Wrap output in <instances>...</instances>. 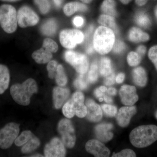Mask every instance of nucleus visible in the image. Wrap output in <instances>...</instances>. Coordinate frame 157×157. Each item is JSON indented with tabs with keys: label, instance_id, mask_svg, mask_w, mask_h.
Listing matches in <instances>:
<instances>
[{
	"label": "nucleus",
	"instance_id": "obj_24",
	"mask_svg": "<svg viewBox=\"0 0 157 157\" xmlns=\"http://www.w3.org/2000/svg\"><path fill=\"white\" fill-rule=\"evenodd\" d=\"M99 73L101 76L107 77L113 73L111 61L108 58L103 57L100 61Z\"/></svg>",
	"mask_w": 157,
	"mask_h": 157
},
{
	"label": "nucleus",
	"instance_id": "obj_7",
	"mask_svg": "<svg viewBox=\"0 0 157 157\" xmlns=\"http://www.w3.org/2000/svg\"><path fill=\"white\" fill-rule=\"evenodd\" d=\"M20 124L11 122L0 129V147L3 149L9 148L15 141L20 132Z\"/></svg>",
	"mask_w": 157,
	"mask_h": 157
},
{
	"label": "nucleus",
	"instance_id": "obj_5",
	"mask_svg": "<svg viewBox=\"0 0 157 157\" xmlns=\"http://www.w3.org/2000/svg\"><path fill=\"white\" fill-rule=\"evenodd\" d=\"M17 13L14 7L4 4L0 6V25L7 33H14L17 28Z\"/></svg>",
	"mask_w": 157,
	"mask_h": 157
},
{
	"label": "nucleus",
	"instance_id": "obj_49",
	"mask_svg": "<svg viewBox=\"0 0 157 157\" xmlns=\"http://www.w3.org/2000/svg\"><path fill=\"white\" fill-rule=\"evenodd\" d=\"M104 101L107 103H112L113 100L112 98H110V97L107 95H104Z\"/></svg>",
	"mask_w": 157,
	"mask_h": 157
},
{
	"label": "nucleus",
	"instance_id": "obj_57",
	"mask_svg": "<svg viewBox=\"0 0 157 157\" xmlns=\"http://www.w3.org/2000/svg\"><path fill=\"white\" fill-rule=\"evenodd\" d=\"M155 117L156 118V119H157V111L155 113Z\"/></svg>",
	"mask_w": 157,
	"mask_h": 157
},
{
	"label": "nucleus",
	"instance_id": "obj_14",
	"mask_svg": "<svg viewBox=\"0 0 157 157\" xmlns=\"http://www.w3.org/2000/svg\"><path fill=\"white\" fill-rule=\"evenodd\" d=\"M137 112V108L135 106L121 107L117 114L116 118L119 125L124 128L128 126L130 123L131 118Z\"/></svg>",
	"mask_w": 157,
	"mask_h": 157
},
{
	"label": "nucleus",
	"instance_id": "obj_41",
	"mask_svg": "<svg viewBox=\"0 0 157 157\" xmlns=\"http://www.w3.org/2000/svg\"><path fill=\"white\" fill-rule=\"evenodd\" d=\"M115 75L114 73H113L106 77L104 83L107 86H111L115 83Z\"/></svg>",
	"mask_w": 157,
	"mask_h": 157
},
{
	"label": "nucleus",
	"instance_id": "obj_2",
	"mask_svg": "<svg viewBox=\"0 0 157 157\" xmlns=\"http://www.w3.org/2000/svg\"><path fill=\"white\" fill-rule=\"evenodd\" d=\"M38 92L36 82L33 78L27 79L22 84L16 83L12 85L10 93L16 103L22 106H27L30 103V98Z\"/></svg>",
	"mask_w": 157,
	"mask_h": 157
},
{
	"label": "nucleus",
	"instance_id": "obj_27",
	"mask_svg": "<svg viewBox=\"0 0 157 157\" xmlns=\"http://www.w3.org/2000/svg\"><path fill=\"white\" fill-rule=\"evenodd\" d=\"M98 22L100 24L111 29H112L115 32L117 30L114 18L110 15L106 14L101 15L98 19Z\"/></svg>",
	"mask_w": 157,
	"mask_h": 157
},
{
	"label": "nucleus",
	"instance_id": "obj_32",
	"mask_svg": "<svg viewBox=\"0 0 157 157\" xmlns=\"http://www.w3.org/2000/svg\"><path fill=\"white\" fill-rule=\"evenodd\" d=\"M98 65L95 63H93L88 74L87 80L89 82L94 83L97 81L98 77Z\"/></svg>",
	"mask_w": 157,
	"mask_h": 157
},
{
	"label": "nucleus",
	"instance_id": "obj_56",
	"mask_svg": "<svg viewBox=\"0 0 157 157\" xmlns=\"http://www.w3.org/2000/svg\"><path fill=\"white\" fill-rule=\"evenodd\" d=\"M33 156V157H42V156L41 155H34V156Z\"/></svg>",
	"mask_w": 157,
	"mask_h": 157
},
{
	"label": "nucleus",
	"instance_id": "obj_39",
	"mask_svg": "<svg viewBox=\"0 0 157 157\" xmlns=\"http://www.w3.org/2000/svg\"><path fill=\"white\" fill-rule=\"evenodd\" d=\"M148 57L150 59L153 63L157 70V45L153 46L150 49Z\"/></svg>",
	"mask_w": 157,
	"mask_h": 157
},
{
	"label": "nucleus",
	"instance_id": "obj_12",
	"mask_svg": "<svg viewBox=\"0 0 157 157\" xmlns=\"http://www.w3.org/2000/svg\"><path fill=\"white\" fill-rule=\"evenodd\" d=\"M119 95L122 103L126 106H133L139 99L136 87L133 86H123L120 90Z\"/></svg>",
	"mask_w": 157,
	"mask_h": 157
},
{
	"label": "nucleus",
	"instance_id": "obj_23",
	"mask_svg": "<svg viewBox=\"0 0 157 157\" xmlns=\"http://www.w3.org/2000/svg\"><path fill=\"white\" fill-rule=\"evenodd\" d=\"M57 24L55 19L51 18L47 20L41 26V31L46 36H53L56 33Z\"/></svg>",
	"mask_w": 157,
	"mask_h": 157
},
{
	"label": "nucleus",
	"instance_id": "obj_9",
	"mask_svg": "<svg viewBox=\"0 0 157 157\" xmlns=\"http://www.w3.org/2000/svg\"><path fill=\"white\" fill-rule=\"evenodd\" d=\"M84 36L81 31L76 29H66L61 32L59 40L63 47L68 49L75 48L84 40Z\"/></svg>",
	"mask_w": 157,
	"mask_h": 157
},
{
	"label": "nucleus",
	"instance_id": "obj_33",
	"mask_svg": "<svg viewBox=\"0 0 157 157\" xmlns=\"http://www.w3.org/2000/svg\"><path fill=\"white\" fill-rule=\"evenodd\" d=\"M34 2L42 14H47L50 10L51 6L49 0H34Z\"/></svg>",
	"mask_w": 157,
	"mask_h": 157
},
{
	"label": "nucleus",
	"instance_id": "obj_19",
	"mask_svg": "<svg viewBox=\"0 0 157 157\" xmlns=\"http://www.w3.org/2000/svg\"><path fill=\"white\" fill-rule=\"evenodd\" d=\"M32 58L39 64H45L48 63L52 58V53L42 47L34 52Z\"/></svg>",
	"mask_w": 157,
	"mask_h": 157
},
{
	"label": "nucleus",
	"instance_id": "obj_1",
	"mask_svg": "<svg viewBox=\"0 0 157 157\" xmlns=\"http://www.w3.org/2000/svg\"><path fill=\"white\" fill-rule=\"evenodd\" d=\"M129 137L133 146L138 148L147 147L157 140V126L147 125L137 127L132 130Z\"/></svg>",
	"mask_w": 157,
	"mask_h": 157
},
{
	"label": "nucleus",
	"instance_id": "obj_22",
	"mask_svg": "<svg viewBox=\"0 0 157 157\" xmlns=\"http://www.w3.org/2000/svg\"><path fill=\"white\" fill-rule=\"evenodd\" d=\"M128 38L130 41L134 42H146L149 39V36L140 29L133 27L129 31Z\"/></svg>",
	"mask_w": 157,
	"mask_h": 157
},
{
	"label": "nucleus",
	"instance_id": "obj_13",
	"mask_svg": "<svg viewBox=\"0 0 157 157\" xmlns=\"http://www.w3.org/2000/svg\"><path fill=\"white\" fill-rule=\"evenodd\" d=\"M85 148L88 152L95 157H108L110 155L109 149L98 140H89L86 144Z\"/></svg>",
	"mask_w": 157,
	"mask_h": 157
},
{
	"label": "nucleus",
	"instance_id": "obj_18",
	"mask_svg": "<svg viewBox=\"0 0 157 157\" xmlns=\"http://www.w3.org/2000/svg\"><path fill=\"white\" fill-rule=\"evenodd\" d=\"M10 72L5 65L0 64V94L8 89L10 82Z\"/></svg>",
	"mask_w": 157,
	"mask_h": 157
},
{
	"label": "nucleus",
	"instance_id": "obj_44",
	"mask_svg": "<svg viewBox=\"0 0 157 157\" xmlns=\"http://www.w3.org/2000/svg\"><path fill=\"white\" fill-rule=\"evenodd\" d=\"M125 78V75L123 73H120L118 74L116 78V81L118 83H121L124 81Z\"/></svg>",
	"mask_w": 157,
	"mask_h": 157
},
{
	"label": "nucleus",
	"instance_id": "obj_48",
	"mask_svg": "<svg viewBox=\"0 0 157 157\" xmlns=\"http://www.w3.org/2000/svg\"><path fill=\"white\" fill-rule=\"evenodd\" d=\"M55 5L57 8H59L61 6L63 0H53Z\"/></svg>",
	"mask_w": 157,
	"mask_h": 157
},
{
	"label": "nucleus",
	"instance_id": "obj_21",
	"mask_svg": "<svg viewBox=\"0 0 157 157\" xmlns=\"http://www.w3.org/2000/svg\"><path fill=\"white\" fill-rule=\"evenodd\" d=\"M87 6L83 3L72 2L66 4L63 8V11L67 16H70L77 11L84 12L87 11Z\"/></svg>",
	"mask_w": 157,
	"mask_h": 157
},
{
	"label": "nucleus",
	"instance_id": "obj_29",
	"mask_svg": "<svg viewBox=\"0 0 157 157\" xmlns=\"http://www.w3.org/2000/svg\"><path fill=\"white\" fill-rule=\"evenodd\" d=\"M136 23L141 27L147 28L151 25V20L148 15L144 12L137 13L135 17Z\"/></svg>",
	"mask_w": 157,
	"mask_h": 157
},
{
	"label": "nucleus",
	"instance_id": "obj_4",
	"mask_svg": "<svg viewBox=\"0 0 157 157\" xmlns=\"http://www.w3.org/2000/svg\"><path fill=\"white\" fill-rule=\"evenodd\" d=\"M84 102L83 94L81 92H76L63 107L64 115L68 118H71L75 115L79 118L85 117L87 114V108Z\"/></svg>",
	"mask_w": 157,
	"mask_h": 157
},
{
	"label": "nucleus",
	"instance_id": "obj_40",
	"mask_svg": "<svg viewBox=\"0 0 157 157\" xmlns=\"http://www.w3.org/2000/svg\"><path fill=\"white\" fill-rule=\"evenodd\" d=\"M113 48L115 53H121L125 49V45L122 41L117 40L115 43L114 42Z\"/></svg>",
	"mask_w": 157,
	"mask_h": 157
},
{
	"label": "nucleus",
	"instance_id": "obj_43",
	"mask_svg": "<svg viewBox=\"0 0 157 157\" xmlns=\"http://www.w3.org/2000/svg\"><path fill=\"white\" fill-rule=\"evenodd\" d=\"M146 51V48L144 45H140L137 49V52L140 56H143L145 54Z\"/></svg>",
	"mask_w": 157,
	"mask_h": 157
},
{
	"label": "nucleus",
	"instance_id": "obj_50",
	"mask_svg": "<svg viewBox=\"0 0 157 157\" xmlns=\"http://www.w3.org/2000/svg\"><path fill=\"white\" fill-rule=\"evenodd\" d=\"M94 46H92L91 45H90L87 47L86 49V52L88 54H92L94 52Z\"/></svg>",
	"mask_w": 157,
	"mask_h": 157
},
{
	"label": "nucleus",
	"instance_id": "obj_46",
	"mask_svg": "<svg viewBox=\"0 0 157 157\" xmlns=\"http://www.w3.org/2000/svg\"><path fill=\"white\" fill-rule=\"evenodd\" d=\"M107 92L110 95L115 96L116 95L117 90L114 88H109L107 90Z\"/></svg>",
	"mask_w": 157,
	"mask_h": 157
},
{
	"label": "nucleus",
	"instance_id": "obj_47",
	"mask_svg": "<svg viewBox=\"0 0 157 157\" xmlns=\"http://www.w3.org/2000/svg\"><path fill=\"white\" fill-rule=\"evenodd\" d=\"M148 0H135V2L137 6H144Z\"/></svg>",
	"mask_w": 157,
	"mask_h": 157
},
{
	"label": "nucleus",
	"instance_id": "obj_26",
	"mask_svg": "<svg viewBox=\"0 0 157 157\" xmlns=\"http://www.w3.org/2000/svg\"><path fill=\"white\" fill-rule=\"evenodd\" d=\"M116 3L113 0H104L101 6L102 12L111 16L116 15Z\"/></svg>",
	"mask_w": 157,
	"mask_h": 157
},
{
	"label": "nucleus",
	"instance_id": "obj_52",
	"mask_svg": "<svg viewBox=\"0 0 157 157\" xmlns=\"http://www.w3.org/2000/svg\"><path fill=\"white\" fill-rule=\"evenodd\" d=\"M132 0H120L121 2L125 5L128 4Z\"/></svg>",
	"mask_w": 157,
	"mask_h": 157
},
{
	"label": "nucleus",
	"instance_id": "obj_34",
	"mask_svg": "<svg viewBox=\"0 0 157 157\" xmlns=\"http://www.w3.org/2000/svg\"><path fill=\"white\" fill-rule=\"evenodd\" d=\"M141 57L137 52H132L128 56V63L131 67H136L140 64Z\"/></svg>",
	"mask_w": 157,
	"mask_h": 157
},
{
	"label": "nucleus",
	"instance_id": "obj_15",
	"mask_svg": "<svg viewBox=\"0 0 157 157\" xmlns=\"http://www.w3.org/2000/svg\"><path fill=\"white\" fill-rule=\"evenodd\" d=\"M87 108L86 118L92 122H98L102 119L103 113L100 105L96 103L92 99H88L86 102Z\"/></svg>",
	"mask_w": 157,
	"mask_h": 157
},
{
	"label": "nucleus",
	"instance_id": "obj_30",
	"mask_svg": "<svg viewBox=\"0 0 157 157\" xmlns=\"http://www.w3.org/2000/svg\"><path fill=\"white\" fill-rule=\"evenodd\" d=\"M33 135V134L30 131H24L14 141L15 145L18 147L23 146L30 139Z\"/></svg>",
	"mask_w": 157,
	"mask_h": 157
},
{
	"label": "nucleus",
	"instance_id": "obj_45",
	"mask_svg": "<svg viewBox=\"0 0 157 157\" xmlns=\"http://www.w3.org/2000/svg\"><path fill=\"white\" fill-rule=\"evenodd\" d=\"M94 94L97 98H101L104 96V94L99 89H97L95 90Z\"/></svg>",
	"mask_w": 157,
	"mask_h": 157
},
{
	"label": "nucleus",
	"instance_id": "obj_25",
	"mask_svg": "<svg viewBox=\"0 0 157 157\" xmlns=\"http://www.w3.org/2000/svg\"><path fill=\"white\" fill-rule=\"evenodd\" d=\"M40 145V141L38 137L34 135L30 139L23 145L21 151L23 153L27 154L36 150Z\"/></svg>",
	"mask_w": 157,
	"mask_h": 157
},
{
	"label": "nucleus",
	"instance_id": "obj_54",
	"mask_svg": "<svg viewBox=\"0 0 157 157\" xmlns=\"http://www.w3.org/2000/svg\"><path fill=\"white\" fill-rule=\"evenodd\" d=\"M0 1L6 2H16L17 1H19L20 0H0Z\"/></svg>",
	"mask_w": 157,
	"mask_h": 157
},
{
	"label": "nucleus",
	"instance_id": "obj_51",
	"mask_svg": "<svg viewBox=\"0 0 157 157\" xmlns=\"http://www.w3.org/2000/svg\"><path fill=\"white\" fill-rule=\"evenodd\" d=\"M99 89L101 90V91L103 93L107 91V88L106 86H100V88H99Z\"/></svg>",
	"mask_w": 157,
	"mask_h": 157
},
{
	"label": "nucleus",
	"instance_id": "obj_38",
	"mask_svg": "<svg viewBox=\"0 0 157 157\" xmlns=\"http://www.w3.org/2000/svg\"><path fill=\"white\" fill-rule=\"evenodd\" d=\"M136 156L135 152L130 149H125L121 151L120 152L116 154H113V157H135Z\"/></svg>",
	"mask_w": 157,
	"mask_h": 157
},
{
	"label": "nucleus",
	"instance_id": "obj_36",
	"mask_svg": "<svg viewBox=\"0 0 157 157\" xmlns=\"http://www.w3.org/2000/svg\"><path fill=\"white\" fill-rule=\"evenodd\" d=\"M102 108L105 114L110 117L115 116L117 113V108L113 105L108 104H103Z\"/></svg>",
	"mask_w": 157,
	"mask_h": 157
},
{
	"label": "nucleus",
	"instance_id": "obj_35",
	"mask_svg": "<svg viewBox=\"0 0 157 157\" xmlns=\"http://www.w3.org/2000/svg\"><path fill=\"white\" fill-rule=\"evenodd\" d=\"M84 74H80L79 76L76 78L74 82V85L78 89L80 90H84L86 89L88 87L87 79H86L84 76Z\"/></svg>",
	"mask_w": 157,
	"mask_h": 157
},
{
	"label": "nucleus",
	"instance_id": "obj_55",
	"mask_svg": "<svg viewBox=\"0 0 157 157\" xmlns=\"http://www.w3.org/2000/svg\"><path fill=\"white\" fill-rule=\"evenodd\" d=\"M155 14L156 17L157 18V6L155 10Z\"/></svg>",
	"mask_w": 157,
	"mask_h": 157
},
{
	"label": "nucleus",
	"instance_id": "obj_11",
	"mask_svg": "<svg viewBox=\"0 0 157 157\" xmlns=\"http://www.w3.org/2000/svg\"><path fill=\"white\" fill-rule=\"evenodd\" d=\"M44 154L46 157H63L66 155L65 145L60 139L54 137L45 145Z\"/></svg>",
	"mask_w": 157,
	"mask_h": 157
},
{
	"label": "nucleus",
	"instance_id": "obj_20",
	"mask_svg": "<svg viewBox=\"0 0 157 157\" xmlns=\"http://www.w3.org/2000/svg\"><path fill=\"white\" fill-rule=\"evenodd\" d=\"M133 77L135 84L140 87H144L147 82V76L145 70L141 67L135 68L133 71Z\"/></svg>",
	"mask_w": 157,
	"mask_h": 157
},
{
	"label": "nucleus",
	"instance_id": "obj_42",
	"mask_svg": "<svg viewBox=\"0 0 157 157\" xmlns=\"http://www.w3.org/2000/svg\"><path fill=\"white\" fill-rule=\"evenodd\" d=\"M73 23L76 26L79 27L82 26L84 24V21L82 17L78 16V17H75L74 18L73 20Z\"/></svg>",
	"mask_w": 157,
	"mask_h": 157
},
{
	"label": "nucleus",
	"instance_id": "obj_53",
	"mask_svg": "<svg viewBox=\"0 0 157 157\" xmlns=\"http://www.w3.org/2000/svg\"><path fill=\"white\" fill-rule=\"evenodd\" d=\"M81 1L86 4H89V3H90L93 0H81Z\"/></svg>",
	"mask_w": 157,
	"mask_h": 157
},
{
	"label": "nucleus",
	"instance_id": "obj_10",
	"mask_svg": "<svg viewBox=\"0 0 157 157\" xmlns=\"http://www.w3.org/2000/svg\"><path fill=\"white\" fill-rule=\"evenodd\" d=\"M39 20L36 13L28 6H22L17 11V24L22 28L36 25Z\"/></svg>",
	"mask_w": 157,
	"mask_h": 157
},
{
	"label": "nucleus",
	"instance_id": "obj_31",
	"mask_svg": "<svg viewBox=\"0 0 157 157\" xmlns=\"http://www.w3.org/2000/svg\"><path fill=\"white\" fill-rule=\"evenodd\" d=\"M42 47L51 53H55L58 50L57 44L50 38H46L44 39L42 44Z\"/></svg>",
	"mask_w": 157,
	"mask_h": 157
},
{
	"label": "nucleus",
	"instance_id": "obj_16",
	"mask_svg": "<svg viewBox=\"0 0 157 157\" xmlns=\"http://www.w3.org/2000/svg\"><path fill=\"white\" fill-rule=\"evenodd\" d=\"M113 126L111 124L103 123L96 126L95 132L97 138L103 142H106L111 140L113 137V134L110 132Z\"/></svg>",
	"mask_w": 157,
	"mask_h": 157
},
{
	"label": "nucleus",
	"instance_id": "obj_8",
	"mask_svg": "<svg viewBox=\"0 0 157 157\" xmlns=\"http://www.w3.org/2000/svg\"><path fill=\"white\" fill-rule=\"evenodd\" d=\"M64 57L66 61L73 66L79 74H84L87 72L89 63L85 55L69 50L65 52Z\"/></svg>",
	"mask_w": 157,
	"mask_h": 157
},
{
	"label": "nucleus",
	"instance_id": "obj_37",
	"mask_svg": "<svg viewBox=\"0 0 157 157\" xmlns=\"http://www.w3.org/2000/svg\"><path fill=\"white\" fill-rule=\"evenodd\" d=\"M57 63L55 60H51L48 62L47 69L48 71V77L50 78H53L56 74Z\"/></svg>",
	"mask_w": 157,
	"mask_h": 157
},
{
	"label": "nucleus",
	"instance_id": "obj_3",
	"mask_svg": "<svg viewBox=\"0 0 157 157\" xmlns=\"http://www.w3.org/2000/svg\"><path fill=\"white\" fill-rule=\"evenodd\" d=\"M115 42V35L111 29L100 26L97 29L93 39L95 50L101 55L108 53L112 49Z\"/></svg>",
	"mask_w": 157,
	"mask_h": 157
},
{
	"label": "nucleus",
	"instance_id": "obj_28",
	"mask_svg": "<svg viewBox=\"0 0 157 157\" xmlns=\"http://www.w3.org/2000/svg\"><path fill=\"white\" fill-rule=\"evenodd\" d=\"M56 81L60 86H64L67 82V78L62 65H58L56 74Z\"/></svg>",
	"mask_w": 157,
	"mask_h": 157
},
{
	"label": "nucleus",
	"instance_id": "obj_6",
	"mask_svg": "<svg viewBox=\"0 0 157 157\" xmlns=\"http://www.w3.org/2000/svg\"><path fill=\"white\" fill-rule=\"evenodd\" d=\"M58 131L65 146L69 148L74 147L76 136L75 129L71 121L67 119H63L60 121L58 125Z\"/></svg>",
	"mask_w": 157,
	"mask_h": 157
},
{
	"label": "nucleus",
	"instance_id": "obj_17",
	"mask_svg": "<svg viewBox=\"0 0 157 157\" xmlns=\"http://www.w3.org/2000/svg\"><path fill=\"white\" fill-rule=\"evenodd\" d=\"M70 92L67 88L56 86L53 90L54 105L56 109H59L63 106L65 101L70 96Z\"/></svg>",
	"mask_w": 157,
	"mask_h": 157
}]
</instances>
